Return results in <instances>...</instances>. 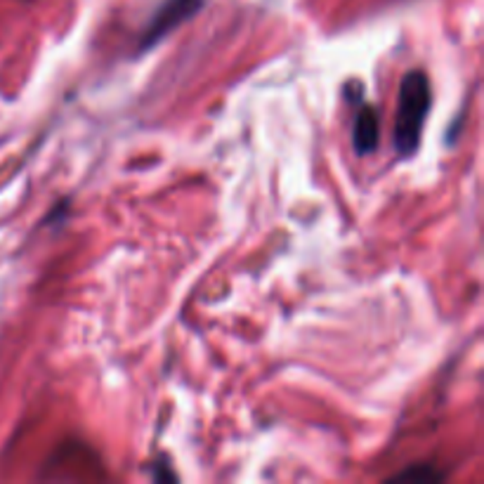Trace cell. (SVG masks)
<instances>
[{
  "instance_id": "4",
  "label": "cell",
  "mask_w": 484,
  "mask_h": 484,
  "mask_svg": "<svg viewBox=\"0 0 484 484\" xmlns=\"http://www.w3.org/2000/svg\"><path fill=\"white\" fill-rule=\"evenodd\" d=\"M444 478V475H442V472H437V470H433V468H424V470H405V472H399L397 478L395 479H428V482H433V479H442Z\"/></svg>"
},
{
  "instance_id": "2",
  "label": "cell",
  "mask_w": 484,
  "mask_h": 484,
  "mask_svg": "<svg viewBox=\"0 0 484 484\" xmlns=\"http://www.w3.org/2000/svg\"><path fill=\"white\" fill-rule=\"evenodd\" d=\"M201 5L203 0H166L142 31L140 50H147L159 43L161 38H166L172 29H178L182 22L194 17L201 10Z\"/></svg>"
},
{
  "instance_id": "3",
  "label": "cell",
  "mask_w": 484,
  "mask_h": 484,
  "mask_svg": "<svg viewBox=\"0 0 484 484\" xmlns=\"http://www.w3.org/2000/svg\"><path fill=\"white\" fill-rule=\"evenodd\" d=\"M380 140V118L378 111L371 105H364L357 111L355 126H352V147L359 156L376 152Z\"/></svg>"
},
{
  "instance_id": "1",
  "label": "cell",
  "mask_w": 484,
  "mask_h": 484,
  "mask_svg": "<svg viewBox=\"0 0 484 484\" xmlns=\"http://www.w3.org/2000/svg\"><path fill=\"white\" fill-rule=\"evenodd\" d=\"M430 80L424 71H409L402 79L397 99V114H395L393 142L402 156H411L421 144L425 118L430 111Z\"/></svg>"
}]
</instances>
